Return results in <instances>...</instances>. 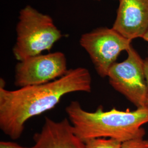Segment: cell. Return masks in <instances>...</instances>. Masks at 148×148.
I'll return each mask as SVG.
<instances>
[{
    "mask_svg": "<svg viewBox=\"0 0 148 148\" xmlns=\"http://www.w3.org/2000/svg\"><path fill=\"white\" fill-rule=\"evenodd\" d=\"M143 40L144 41H145L147 42L148 43V32L145 34V35L143 36Z\"/></svg>",
    "mask_w": 148,
    "mask_h": 148,
    "instance_id": "13",
    "label": "cell"
},
{
    "mask_svg": "<svg viewBox=\"0 0 148 148\" xmlns=\"http://www.w3.org/2000/svg\"><path fill=\"white\" fill-rule=\"evenodd\" d=\"M85 142L86 148H120L121 142L112 138L90 139Z\"/></svg>",
    "mask_w": 148,
    "mask_h": 148,
    "instance_id": "9",
    "label": "cell"
},
{
    "mask_svg": "<svg viewBox=\"0 0 148 148\" xmlns=\"http://www.w3.org/2000/svg\"><path fill=\"white\" fill-rule=\"evenodd\" d=\"M16 32V42L12 51L18 62L49 51L63 37L51 16L30 5L19 11Z\"/></svg>",
    "mask_w": 148,
    "mask_h": 148,
    "instance_id": "3",
    "label": "cell"
},
{
    "mask_svg": "<svg viewBox=\"0 0 148 148\" xmlns=\"http://www.w3.org/2000/svg\"><path fill=\"white\" fill-rule=\"evenodd\" d=\"M120 148H148V140L143 138L133 139L122 142Z\"/></svg>",
    "mask_w": 148,
    "mask_h": 148,
    "instance_id": "10",
    "label": "cell"
},
{
    "mask_svg": "<svg viewBox=\"0 0 148 148\" xmlns=\"http://www.w3.org/2000/svg\"><path fill=\"white\" fill-rule=\"evenodd\" d=\"M116 19L112 28L132 41L148 32V0H119Z\"/></svg>",
    "mask_w": 148,
    "mask_h": 148,
    "instance_id": "7",
    "label": "cell"
},
{
    "mask_svg": "<svg viewBox=\"0 0 148 148\" xmlns=\"http://www.w3.org/2000/svg\"><path fill=\"white\" fill-rule=\"evenodd\" d=\"M37 148H86L85 142L74 132L68 119L55 121L45 117L40 132L34 136Z\"/></svg>",
    "mask_w": 148,
    "mask_h": 148,
    "instance_id": "8",
    "label": "cell"
},
{
    "mask_svg": "<svg viewBox=\"0 0 148 148\" xmlns=\"http://www.w3.org/2000/svg\"><path fill=\"white\" fill-rule=\"evenodd\" d=\"M127 57L114 64L108 74L110 85L137 107H146L148 85L143 60L132 45L126 51Z\"/></svg>",
    "mask_w": 148,
    "mask_h": 148,
    "instance_id": "4",
    "label": "cell"
},
{
    "mask_svg": "<svg viewBox=\"0 0 148 148\" xmlns=\"http://www.w3.org/2000/svg\"><path fill=\"white\" fill-rule=\"evenodd\" d=\"M94 1H99V0H94Z\"/></svg>",
    "mask_w": 148,
    "mask_h": 148,
    "instance_id": "14",
    "label": "cell"
},
{
    "mask_svg": "<svg viewBox=\"0 0 148 148\" xmlns=\"http://www.w3.org/2000/svg\"><path fill=\"white\" fill-rule=\"evenodd\" d=\"M75 134L84 142L93 138H112L120 142L143 138L142 126L148 123V108L130 111L112 109L103 111L99 106L95 112L86 111L78 101H71L65 109Z\"/></svg>",
    "mask_w": 148,
    "mask_h": 148,
    "instance_id": "2",
    "label": "cell"
},
{
    "mask_svg": "<svg viewBox=\"0 0 148 148\" xmlns=\"http://www.w3.org/2000/svg\"><path fill=\"white\" fill-rule=\"evenodd\" d=\"M0 148H37L36 146L34 145L31 147H23L21 145L13 142L9 141H1Z\"/></svg>",
    "mask_w": 148,
    "mask_h": 148,
    "instance_id": "11",
    "label": "cell"
},
{
    "mask_svg": "<svg viewBox=\"0 0 148 148\" xmlns=\"http://www.w3.org/2000/svg\"><path fill=\"white\" fill-rule=\"evenodd\" d=\"M144 70H145V77H146L147 82V85H148V57H147L144 59ZM146 107L148 108V92Z\"/></svg>",
    "mask_w": 148,
    "mask_h": 148,
    "instance_id": "12",
    "label": "cell"
},
{
    "mask_svg": "<svg viewBox=\"0 0 148 148\" xmlns=\"http://www.w3.org/2000/svg\"><path fill=\"white\" fill-rule=\"evenodd\" d=\"M4 84L1 79L0 128L16 140L21 137L27 120L52 109L64 95L91 92L92 77L88 69L78 67L69 69L62 77L42 85L11 90L5 89Z\"/></svg>",
    "mask_w": 148,
    "mask_h": 148,
    "instance_id": "1",
    "label": "cell"
},
{
    "mask_svg": "<svg viewBox=\"0 0 148 148\" xmlns=\"http://www.w3.org/2000/svg\"><path fill=\"white\" fill-rule=\"evenodd\" d=\"M132 41L112 27H99L82 34L79 44L89 55L97 74L106 77L120 54L132 46Z\"/></svg>",
    "mask_w": 148,
    "mask_h": 148,
    "instance_id": "5",
    "label": "cell"
},
{
    "mask_svg": "<svg viewBox=\"0 0 148 148\" xmlns=\"http://www.w3.org/2000/svg\"><path fill=\"white\" fill-rule=\"evenodd\" d=\"M64 53L56 52L39 54L19 61L15 66L14 85L19 87L48 83L67 73Z\"/></svg>",
    "mask_w": 148,
    "mask_h": 148,
    "instance_id": "6",
    "label": "cell"
}]
</instances>
